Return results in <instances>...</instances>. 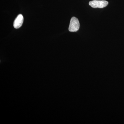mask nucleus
I'll use <instances>...</instances> for the list:
<instances>
[{
    "label": "nucleus",
    "mask_w": 124,
    "mask_h": 124,
    "mask_svg": "<svg viewBox=\"0 0 124 124\" xmlns=\"http://www.w3.org/2000/svg\"><path fill=\"white\" fill-rule=\"evenodd\" d=\"M80 28L79 20L75 17H72L71 19L69 24V31L70 32L77 31Z\"/></svg>",
    "instance_id": "f257e3e1"
},
{
    "label": "nucleus",
    "mask_w": 124,
    "mask_h": 124,
    "mask_svg": "<svg viewBox=\"0 0 124 124\" xmlns=\"http://www.w3.org/2000/svg\"><path fill=\"white\" fill-rule=\"evenodd\" d=\"M108 4V2L106 0L91 1L89 2V5L93 8H102L106 7Z\"/></svg>",
    "instance_id": "f03ea898"
},
{
    "label": "nucleus",
    "mask_w": 124,
    "mask_h": 124,
    "mask_svg": "<svg viewBox=\"0 0 124 124\" xmlns=\"http://www.w3.org/2000/svg\"><path fill=\"white\" fill-rule=\"evenodd\" d=\"M23 22V17L22 14H19L15 19L14 22V27L16 29L19 28L22 25Z\"/></svg>",
    "instance_id": "7ed1b4c3"
}]
</instances>
